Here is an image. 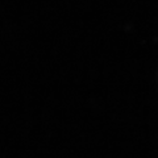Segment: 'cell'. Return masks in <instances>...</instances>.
I'll list each match as a JSON object with an SVG mask.
<instances>
[]
</instances>
